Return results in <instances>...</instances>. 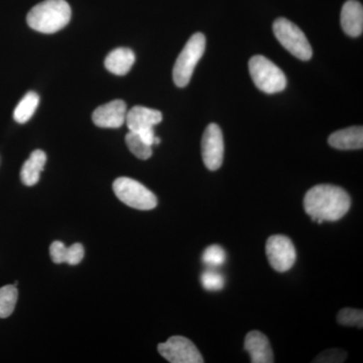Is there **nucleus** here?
<instances>
[{"label":"nucleus","instance_id":"25","mask_svg":"<svg viewBox=\"0 0 363 363\" xmlns=\"http://www.w3.org/2000/svg\"><path fill=\"white\" fill-rule=\"evenodd\" d=\"M67 247L62 241H54L50 247V255L55 264H65Z\"/></svg>","mask_w":363,"mask_h":363},{"label":"nucleus","instance_id":"2","mask_svg":"<svg viewBox=\"0 0 363 363\" xmlns=\"http://www.w3.org/2000/svg\"><path fill=\"white\" fill-rule=\"evenodd\" d=\"M71 16V7L65 0H45L30 9L26 21L37 32L55 33L68 25Z\"/></svg>","mask_w":363,"mask_h":363},{"label":"nucleus","instance_id":"7","mask_svg":"<svg viewBox=\"0 0 363 363\" xmlns=\"http://www.w3.org/2000/svg\"><path fill=\"white\" fill-rule=\"evenodd\" d=\"M266 252L269 264L274 271L288 272L297 259L295 245L285 235H272L267 241Z\"/></svg>","mask_w":363,"mask_h":363},{"label":"nucleus","instance_id":"22","mask_svg":"<svg viewBox=\"0 0 363 363\" xmlns=\"http://www.w3.org/2000/svg\"><path fill=\"white\" fill-rule=\"evenodd\" d=\"M203 288L210 292L220 291L224 286V278L221 274L215 271H205L201 276Z\"/></svg>","mask_w":363,"mask_h":363},{"label":"nucleus","instance_id":"20","mask_svg":"<svg viewBox=\"0 0 363 363\" xmlns=\"http://www.w3.org/2000/svg\"><path fill=\"white\" fill-rule=\"evenodd\" d=\"M337 321L339 324L344 325V326H357L358 328H362V310L345 308L338 313Z\"/></svg>","mask_w":363,"mask_h":363},{"label":"nucleus","instance_id":"5","mask_svg":"<svg viewBox=\"0 0 363 363\" xmlns=\"http://www.w3.org/2000/svg\"><path fill=\"white\" fill-rule=\"evenodd\" d=\"M274 35L293 56L303 61L312 58L313 50L309 40L298 26L286 18H278L272 26Z\"/></svg>","mask_w":363,"mask_h":363},{"label":"nucleus","instance_id":"10","mask_svg":"<svg viewBox=\"0 0 363 363\" xmlns=\"http://www.w3.org/2000/svg\"><path fill=\"white\" fill-rule=\"evenodd\" d=\"M125 102L123 100H113L108 104L97 107L93 112L92 121L95 125L102 128H118L125 123Z\"/></svg>","mask_w":363,"mask_h":363},{"label":"nucleus","instance_id":"6","mask_svg":"<svg viewBox=\"0 0 363 363\" xmlns=\"http://www.w3.org/2000/svg\"><path fill=\"white\" fill-rule=\"evenodd\" d=\"M113 192L124 204L138 210H152L157 207V196L133 179L121 177L113 182Z\"/></svg>","mask_w":363,"mask_h":363},{"label":"nucleus","instance_id":"26","mask_svg":"<svg viewBox=\"0 0 363 363\" xmlns=\"http://www.w3.org/2000/svg\"><path fill=\"white\" fill-rule=\"evenodd\" d=\"M136 133L140 136L143 142L147 143V145H152V147L154 145L155 138H156L154 128H147V130H143Z\"/></svg>","mask_w":363,"mask_h":363},{"label":"nucleus","instance_id":"1","mask_svg":"<svg viewBox=\"0 0 363 363\" xmlns=\"http://www.w3.org/2000/svg\"><path fill=\"white\" fill-rule=\"evenodd\" d=\"M350 206L348 193L342 188L328 184L310 189L304 198L306 213L319 224L340 220L350 211Z\"/></svg>","mask_w":363,"mask_h":363},{"label":"nucleus","instance_id":"23","mask_svg":"<svg viewBox=\"0 0 363 363\" xmlns=\"http://www.w3.org/2000/svg\"><path fill=\"white\" fill-rule=\"evenodd\" d=\"M347 353L346 351L341 350H325L321 354L318 355L314 362L320 363H339L345 362Z\"/></svg>","mask_w":363,"mask_h":363},{"label":"nucleus","instance_id":"3","mask_svg":"<svg viewBox=\"0 0 363 363\" xmlns=\"http://www.w3.org/2000/svg\"><path fill=\"white\" fill-rule=\"evenodd\" d=\"M206 47V39L201 33H196L182 50L173 69V79L178 87H185L190 83L193 73Z\"/></svg>","mask_w":363,"mask_h":363},{"label":"nucleus","instance_id":"4","mask_svg":"<svg viewBox=\"0 0 363 363\" xmlns=\"http://www.w3.org/2000/svg\"><path fill=\"white\" fill-rule=\"evenodd\" d=\"M250 76L255 85L267 94L281 92L286 86L284 72L264 56H255L248 63Z\"/></svg>","mask_w":363,"mask_h":363},{"label":"nucleus","instance_id":"17","mask_svg":"<svg viewBox=\"0 0 363 363\" xmlns=\"http://www.w3.org/2000/svg\"><path fill=\"white\" fill-rule=\"evenodd\" d=\"M40 104V96L37 93L30 91L26 93L20 104L16 105L13 112L14 121L18 123H26L32 118Z\"/></svg>","mask_w":363,"mask_h":363},{"label":"nucleus","instance_id":"12","mask_svg":"<svg viewBox=\"0 0 363 363\" xmlns=\"http://www.w3.org/2000/svg\"><path fill=\"white\" fill-rule=\"evenodd\" d=\"M245 350L250 353L252 363H272L274 354L269 339L259 331H250L245 336Z\"/></svg>","mask_w":363,"mask_h":363},{"label":"nucleus","instance_id":"16","mask_svg":"<svg viewBox=\"0 0 363 363\" xmlns=\"http://www.w3.org/2000/svg\"><path fill=\"white\" fill-rule=\"evenodd\" d=\"M47 156L43 150H37L30 154L21 171V182L28 187L35 185L40 180V173L44 171Z\"/></svg>","mask_w":363,"mask_h":363},{"label":"nucleus","instance_id":"21","mask_svg":"<svg viewBox=\"0 0 363 363\" xmlns=\"http://www.w3.org/2000/svg\"><path fill=\"white\" fill-rule=\"evenodd\" d=\"M202 259L208 266H222L225 262L226 253L219 245H210L203 253Z\"/></svg>","mask_w":363,"mask_h":363},{"label":"nucleus","instance_id":"13","mask_svg":"<svg viewBox=\"0 0 363 363\" xmlns=\"http://www.w3.org/2000/svg\"><path fill=\"white\" fill-rule=\"evenodd\" d=\"M341 26L344 32L352 38L359 37L363 32V7L357 0H348L341 11Z\"/></svg>","mask_w":363,"mask_h":363},{"label":"nucleus","instance_id":"14","mask_svg":"<svg viewBox=\"0 0 363 363\" xmlns=\"http://www.w3.org/2000/svg\"><path fill=\"white\" fill-rule=\"evenodd\" d=\"M329 145L336 150H362L363 147L362 126H352L335 131L328 138Z\"/></svg>","mask_w":363,"mask_h":363},{"label":"nucleus","instance_id":"15","mask_svg":"<svg viewBox=\"0 0 363 363\" xmlns=\"http://www.w3.org/2000/svg\"><path fill=\"white\" fill-rule=\"evenodd\" d=\"M135 62V52L128 48H118L109 52L105 59V68L114 75H126Z\"/></svg>","mask_w":363,"mask_h":363},{"label":"nucleus","instance_id":"9","mask_svg":"<svg viewBox=\"0 0 363 363\" xmlns=\"http://www.w3.org/2000/svg\"><path fill=\"white\" fill-rule=\"evenodd\" d=\"M224 156L223 135L216 123L207 126L202 138V157L205 167L217 171L222 166Z\"/></svg>","mask_w":363,"mask_h":363},{"label":"nucleus","instance_id":"8","mask_svg":"<svg viewBox=\"0 0 363 363\" xmlns=\"http://www.w3.org/2000/svg\"><path fill=\"white\" fill-rule=\"evenodd\" d=\"M160 354L171 363H202L203 357L195 344L183 336H173L157 346Z\"/></svg>","mask_w":363,"mask_h":363},{"label":"nucleus","instance_id":"11","mask_svg":"<svg viewBox=\"0 0 363 363\" xmlns=\"http://www.w3.org/2000/svg\"><path fill=\"white\" fill-rule=\"evenodd\" d=\"M162 121L161 111L143 106H135L128 111L125 123L130 131L138 133L147 128H154L155 125Z\"/></svg>","mask_w":363,"mask_h":363},{"label":"nucleus","instance_id":"24","mask_svg":"<svg viewBox=\"0 0 363 363\" xmlns=\"http://www.w3.org/2000/svg\"><path fill=\"white\" fill-rule=\"evenodd\" d=\"M84 247L81 243H75V245L67 248L65 264H68L69 266H76V264H79L82 262L83 259H84Z\"/></svg>","mask_w":363,"mask_h":363},{"label":"nucleus","instance_id":"27","mask_svg":"<svg viewBox=\"0 0 363 363\" xmlns=\"http://www.w3.org/2000/svg\"><path fill=\"white\" fill-rule=\"evenodd\" d=\"M160 143H161V140H160V138H155V143L154 145H160Z\"/></svg>","mask_w":363,"mask_h":363},{"label":"nucleus","instance_id":"18","mask_svg":"<svg viewBox=\"0 0 363 363\" xmlns=\"http://www.w3.org/2000/svg\"><path fill=\"white\" fill-rule=\"evenodd\" d=\"M16 286L7 285L0 288V318L11 316L18 302Z\"/></svg>","mask_w":363,"mask_h":363},{"label":"nucleus","instance_id":"19","mask_svg":"<svg viewBox=\"0 0 363 363\" xmlns=\"http://www.w3.org/2000/svg\"><path fill=\"white\" fill-rule=\"evenodd\" d=\"M125 143L128 150L138 159L147 160L152 157V145L143 142L138 133L130 131L125 136Z\"/></svg>","mask_w":363,"mask_h":363}]
</instances>
